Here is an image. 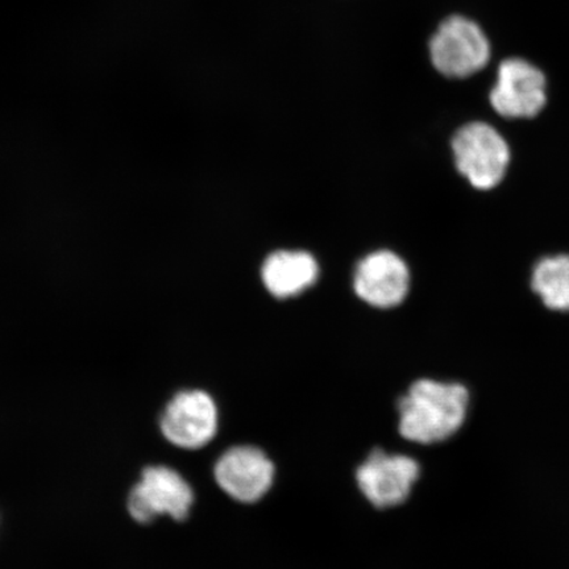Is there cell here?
<instances>
[{
	"mask_svg": "<svg viewBox=\"0 0 569 569\" xmlns=\"http://www.w3.org/2000/svg\"><path fill=\"white\" fill-rule=\"evenodd\" d=\"M468 402V390L460 383L418 380L398 401V429L410 442H443L465 423Z\"/></svg>",
	"mask_w": 569,
	"mask_h": 569,
	"instance_id": "6da1fadb",
	"label": "cell"
},
{
	"mask_svg": "<svg viewBox=\"0 0 569 569\" xmlns=\"http://www.w3.org/2000/svg\"><path fill=\"white\" fill-rule=\"evenodd\" d=\"M433 68L450 78H467L487 67L490 46L486 33L466 17L453 16L439 24L429 42Z\"/></svg>",
	"mask_w": 569,
	"mask_h": 569,
	"instance_id": "7a4b0ae2",
	"label": "cell"
},
{
	"mask_svg": "<svg viewBox=\"0 0 569 569\" xmlns=\"http://www.w3.org/2000/svg\"><path fill=\"white\" fill-rule=\"evenodd\" d=\"M452 148L459 172L475 188L493 189L507 173L509 147L489 124L471 123L460 128L455 134Z\"/></svg>",
	"mask_w": 569,
	"mask_h": 569,
	"instance_id": "3957f363",
	"label": "cell"
},
{
	"mask_svg": "<svg viewBox=\"0 0 569 569\" xmlns=\"http://www.w3.org/2000/svg\"><path fill=\"white\" fill-rule=\"evenodd\" d=\"M193 501V489L174 469L148 467L128 497V510L140 523H151L163 515L181 522L189 517Z\"/></svg>",
	"mask_w": 569,
	"mask_h": 569,
	"instance_id": "277c9868",
	"label": "cell"
},
{
	"mask_svg": "<svg viewBox=\"0 0 569 569\" xmlns=\"http://www.w3.org/2000/svg\"><path fill=\"white\" fill-rule=\"evenodd\" d=\"M419 473L421 468L415 459L377 448L358 468L356 480L375 508L387 509L408 500Z\"/></svg>",
	"mask_w": 569,
	"mask_h": 569,
	"instance_id": "5b68a950",
	"label": "cell"
},
{
	"mask_svg": "<svg viewBox=\"0 0 569 569\" xmlns=\"http://www.w3.org/2000/svg\"><path fill=\"white\" fill-rule=\"evenodd\" d=\"M160 425L170 443L184 450H198L216 437L217 405L203 390L180 391L163 410Z\"/></svg>",
	"mask_w": 569,
	"mask_h": 569,
	"instance_id": "8992f818",
	"label": "cell"
},
{
	"mask_svg": "<svg viewBox=\"0 0 569 569\" xmlns=\"http://www.w3.org/2000/svg\"><path fill=\"white\" fill-rule=\"evenodd\" d=\"M490 103L505 118H532L546 104V80L542 71L521 59L503 61L497 82L490 91Z\"/></svg>",
	"mask_w": 569,
	"mask_h": 569,
	"instance_id": "52a82bcc",
	"label": "cell"
},
{
	"mask_svg": "<svg viewBox=\"0 0 569 569\" xmlns=\"http://www.w3.org/2000/svg\"><path fill=\"white\" fill-rule=\"evenodd\" d=\"M213 475L218 486L233 500L253 503L272 488L274 466L259 448L238 446L218 459Z\"/></svg>",
	"mask_w": 569,
	"mask_h": 569,
	"instance_id": "ba28073f",
	"label": "cell"
},
{
	"mask_svg": "<svg viewBox=\"0 0 569 569\" xmlns=\"http://www.w3.org/2000/svg\"><path fill=\"white\" fill-rule=\"evenodd\" d=\"M409 287V269L393 252L369 254L356 270V293L375 308L388 309L400 305L408 296Z\"/></svg>",
	"mask_w": 569,
	"mask_h": 569,
	"instance_id": "9c48e42d",
	"label": "cell"
},
{
	"mask_svg": "<svg viewBox=\"0 0 569 569\" xmlns=\"http://www.w3.org/2000/svg\"><path fill=\"white\" fill-rule=\"evenodd\" d=\"M318 264L308 252L280 251L270 254L262 267V280L274 297L302 293L318 279Z\"/></svg>",
	"mask_w": 569,
	"mask_h": 569,
	"instance_id": "30bf717a",
	"label": "cell"
},
{
	"mask_svg": "<svg viewBox=\"0 0 569 569\" xmlns=\"http://www.w3.org/2000/svg\"><path fill=\"white\" fill-rule=\"evenodd\" d=\"M531 284L547 308L569 311V254L539 261Z\"/></svg>",
	"mask_w": 569,
	"mask_h": 569,
	"instance_id": "8fae6325",
	"label": "cell"
}]
</instances>
